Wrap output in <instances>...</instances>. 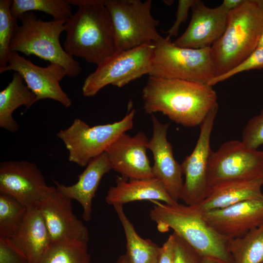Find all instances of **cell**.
<instances>
[{"instance_id": "60d3db41", "label": "cell", "mask_w": 263, "mask_h": 263, "mask_svg": "<svg viewBox=\"0 0 263 263\" xmlns=\"http://www.w3.org/2000/svg\"></svg>"}, {"instance_id": "603a6c76", "label": "cell", "mask_w": 263, "mask_h": 263, "mask_svg": "<svg viewBox=\"0 0 263 263\" xmlns=\"http://www.w3.org/2000/svg\"><path fill=\"white\" fill-rule=\"evenodd\" d=\"M24 81L19 73L14 72L11 81L0 92V127L11 132L19 129L13 117L14 111L21 106L29 109L37 101L36 96Z\"/></svg>"}, {"instance_id": "6da1fadb", "label": "cell", "mask_w": 263, "mask_h": 263, "mask_svg": "<svg viewBox=\"0 0 263 263\" xmlns=\"http://www.w3.org/2000/svg\"><path fill=\"white\" fill-rule=\"evenodd\" d=\"M142 93L146 113H161L186 127L200 126L218 108L216 92L203 83L149 76Z\"/></svg>"}, {"instance_id": "d4e9b609", "label": "cell", "mask_w": 263, "mask_h": 263, "mask_svg": "<svg viewBox=\"0 0 263 263\" xmlns=\"http://www.w3.org/2000/svg\"><path fill=\"white\" fill-rule=\"evenodd\" d=\"M227 250L234 263H263V224L241 237L229 239Z\"/></svg>"}, {"instance_id": "cb8c5ba5", "label": "cell", "mask_w": 263, "mask_h": 263, "mask_svg": "<svg viewBox=\"0 0 263 263\" xmlns=\"http://www.w3.org/2000/svg\"><path fill=\"white\" fill-rule=\"evenodd\" d=\"M113 206L125 233L128 263H157L160 247L151 240L143 239L138 235L125 213L123 205Z\"/></svg>"}, {"instance_id": "d6a6232c", "label": "cell", "mask_w": 263, "mask_h": 263, "mask_svg": "<svg viewBox=\"0 0 263 263\" xmlns=\"http://www.w3.org/2000/svg\"><path fill=\"white\" fill-rule=\"evenodd\" d=\"M173 233L175 238L173 263H203V258L199 259L201 256L179 236Z\"/></svg>"}, {"instance_id": "7a4b0ae2", "label": "cell", "mask_w": 263, "mask_h": 263, "mask_svg": "<svg viewBox=\"0 0 263 263\" xmlns=\"http://www.w3.org/2000/svg\"><path fill=\"white\" fill-rule=\"evenodd\" d=\"M76 12L65 23V51L97 66L117 52L110 13L104 0H67Z\"/></svg>"}, {"instance_id": "ac0fdd59", "label": "cell", "mask_w": 263, "mask_h": 263, "mask_svg": "<svg viewBox=\"0 0 263 263\" xmlns=\"http://www.w3.org/2000/svg\"><path fill=\"white\" fill-rule=\"evenodd\" d=\"M206 221L218 233L233 239L263 224V198L203 212Z\"/></svg>"}, {"instance_id": "f1b7e54d", "label": "cell", "mask_w": 263, "mask_h": 263, "mask_svg": "<svg viewBox=\"0 0 263 263\" xmlns=\"http://www.w3.org/2000/svg\"><path fill=\"white\" fill-rule=\"evenodd\" d=\"M12 0H0V71L8 64L10 43L18 20L11 12Z\"/></svg>"}, {"instance_id": "8d00e7d4", "label": "cell", "mask_w": 263, "mask_h": 263, "mask_svg": "<svg viewBox=\"0 0 263 263\" xmlns=\"http://www.w3.org/2000/svg\"><path fill=\"white\" fill-rule=\"evenodd\" d=\"M203 263H225L222 262L220 260L209 258V257H203Z\"/></svg>"}, {"instance_id": "484cf974", "label": "cell", "mask_w": 263, "mask_h": 263, "mask_svg": "<svg viewBox=\"0 0 263 263\" xmlns=\"http://www.w3.org/2000/svg\"><path fill=\"white\" fill-rule=\"evenodd\" d=\"M87 243L61 240L52 242L38 263H90Z\"/></svg>"}, {"instance_id": "8fae6325", "label": "cell", "mask_w": 263, "mask_h": 263, "mask_svg": "<svg viewBox=\"0 0 263 263\" xmlns=\"http://www.w3.org/2000/svg\"><path fill=\"white\" fill-rule=\"evenodd\" d=\"M218 108L212 111L201 124L199 135L191 153L181 164L185 176L180 200L186 205H197L211 190L208 168L212 150L210 137Z\"/></svg>"}, {"instance_id": "d590c367", "label": "cell", "mask_w": 263, "mask_h": 263, "mask_svg": "<svg viewBox=\"0 0 263 263\" xmlns=\"http://www.w3.org/2000/svg\"><path fill=\"white\" fill-rule=\"evenodd\" d=\"M244 1V0H225L221 4L223 8L227 13L236 9Z\"/></svg>"}, {"instance_id": "ba28073f", "label": "cell", "mask_w": 263, "mask_h": 263, "mask_svg": "<svg viewBox=\"0 0 263 263\" xmlns=\"http://www.w3.org/2000/svg\"><path fill=\"white\" fill-rule=\"evenodd\" d=\"M104 3L112 20L117 52L162 38L157 30L159 21L151 14V0H104Z\"/></svg>"}, {"instance_id": "2e32d148", "label": "cell", "mask_w": 263, "mask_h": 263, "mask_svg": "<svg viewBox=\"0 0 263 263\" xmlns=\"http://www.w3.org/2000/svg\"><path fill=\"white\" fill-rule=\"evenodd\" d=\"M151 121L152 135L149 140L148 150L153 155V177L159 180L170 196L178 202L184 181L181 164L174 158L171 144L167 139L169 124L161 123L153 114Z\"/></svg>"}, {"instance_id": "f546056e", "label": "cell", "mask_w": 263, "mask_h": 263, "mask_svg": "<svg viewBox=\"0 0 263 263\" xmlns=\"http://www.w3.org/2000/svg\"><path fill=\"white\" fill-rule=\"evenodd\" d=\"M242 141L253 150L263 145V109L248 120L243 132Z\"/></svg>"}, {"instance_id": "8992f818", "label": "cell", "mask_w": 263, "mask_h": 263, "mask_svg": "<svg viewBox=\"0 0 263 263\" xmlns=\"http://www.w3.org/2000/svg\"><path fill=\"white\" fill-rule=\"evenodd\" d=\"M154 44L149 76L207 84L216 76L210 47L198 49L181 47L175 45L168 36Z\"/></svg>"}, {"instance_id": "4316f807", "label": "cell", "mask_w": 263, "mask_h": 263, "mask_svg": "<svg viewBox=\"0 0 263 263\" xmlns=\"http://www.w3.org/2000/svg\"><path fill=\"white\" fill-rule=\"evenodd\" d=\"M71 6L67 0H13L11 12L18 20L25 13L38 11L51 15L54 20L67 21L73 15Z\"/></svg>"}, {"instance_id": "e0dca14e", "label": "cell", "mask_w": 263, "mask_h": 263, "mask_svg": "<svg viewBox=\"0 0 263 263\" xmlns=\"http://www.w3.org/2000/svg\"><path fill=\"white\" fill-rule=\"evenodd\" d=\"M191 10V18L187 28L173 43L196 49L210 47L224 34L228 13L221 5L210 8L199 0Z\"/></svg>"}, {"instance_id": "ab89813d", "label": "cell", "mask_w": 263, "mask_h": 263, "mask_svg": "<svg viewBox=\"0 0 263 263\" xmlns=\"http://www.w3.org/2000/svg\"><path fill=\"white\" fill-rule=\"evenodd\" d=\"M262 179L263 180V171H262Z\"/></svg>"}, {"instance_id": "30bf717a", "label": "cell", "mask_w": 263, "mask_h": 263, "mask_svg": "<svg viewBox=\"0 0 263 263\" xmlns=\"http://www.w3.org/2000/svg\"><path fill=\"white\" fill-rule=\"evenodd\" d=\"M263 151L247 147L242 141L232 140L212 151L208 168L210 186L232 181L262 178Z\"/></svg>"}, {"instance_id": "ffe728a7", "label": "cell", "mask_w": 263, "mask_h": 263, "mask_svg": "<svg viewBox=\"0 0 263 263\" xmlns=\"http://www.w3.org/2000/svg\"><path fill=\"white\" fill-rule=\"evenodd\" d=\"M105 200L112 206L141 200L162 201L168 205L178 203L170 196L162 183L154 177L129 180L118 177L115 185L109 189Z\"/></svg>"}, {"instance_id": "f35d334b", "label": "cell", "mask_w": 263, "mask_h": 263, "mask_svg": "<svg viewBox=\"0 0 263 263\" xmlns=\"http://www.w3.org/2000/svg\"><path fill=\"white\" fill-rule=\"evenodd\" d=\"M263 32L260 38L259 43L257 46V48H263Z\"/></svg>"}, {"instance_id": "74e56055", "label": "cell", "mask_w": 263, "mask_h": 263, "mask_svg": "<svg viewBox=\"0 0 263 263\" xmlns=\"http://www.w3.org/2000/svg\"><path fill=\"white\" fill-rule=\"evenodd\" d=\"M117 263H128L125 254L120 256L119 258Z\"/></svg>"}, {"instance_id": "4fadbf2b", "label": "cell", "mask_w": 263, "mask_h": 263, "mask_svg": "<svg viewBox=\"0 0 263 263\" xmlns=\"http://www.w3.org/2000/svg\"><path fill=\"white\" fill-rule=\"evenodd\" d=\"M8 71L18 72L22 75L26 85L36 96L37 101L49 98L66 108L72 105L71 98L60 85V81L67 76L61 65L50 63L47 67H40L18 52H11L7 65L0 71V74Z\"/></svg>"}, {"instance_id": "d6986e66", "label": "cell", "mask_w": 263, "mask_h": 263, "mask_svg": "<svg viewBox=\"0 0 263 263\" xmlns=\"http://www.w3.org/2000/svg\"><path fill=\"white\" fill-rule=\"evenodd\" d=\"M111 169V164L104 152L89 161L75 184L66 186L55 182L56 188L71 200H76L80 204L83 208L82 217L88 222L91 219L93 200L98 186L103 176Z\"/></svg>"}, {"instance_id": "9a60e30c", "label": "cell", "mask_w": 263, "mask_h": 263, "mask_svg": "<svg viewBox=\"0 0 263 263\" xmlns=\"http://www.w3.org/2000/svg\"><path fill=\"white\" fill-rule=\"evenodd\" d=\"M45 221L52 241L68 240L88 243V228L73 211L71 200L54 187L37 207Z\"/></svg>"}, {"instance_id": "277c9868", "label": "cell", "mask_w": 263, "mask_h": 263, "mask_svg": "<svg viewBox=\"0 0 263 263\" xmlns=\"http://www.w3.org/2000/svg\"><path fill=\"white\" fill-rule=\"evenodd\" d=\"M263 32V0H244L229 12L224 34L210 47L215 77L229 72L248 57L257 49Z\"/></svg>"}, {"instance_id": "44dd1931", "label": "cell", "mask_w": 263, "mask_h": 263, "mask_svg": "<svg viewBox=\"0 0 263 263\" xmlns=\"http://www.w3.org/2000/svg\"><path fill=\"white\" fill-rule=\"evenodd\" d=\"M262 178L232 181L211 187L208 196L196 206L203 212L221 209L244 201L263 198Z\"/></svg>"}, {"instance_id": "7402d4cb", "label": "cell", "mask_w": 263, "mask_h": 263, "mask_svg": "<svg viewBox=\"0 0 263 263\" xmlns=\"http://www.w3.org/2000/svg\"><path fill=\"white\" fill-rule=\"evenodd\" d=\"M11 239L24 253L29 263H38L52 242L37 207L27 209L21 224Z\"/></svg>"}, {"instance_id": "7c38bea8", "label": "cell", "mask_w": 263, "mask_h": 263, "mask_svg": "<svg viewBox=\"0 0 263 263\" xmlns=\"http://www.w3.org/2000/svg\"><path fill=\"white\" fill-rule=\"evenodd\" d=\"M54 187L47 185L33 163L21 160L0 164V192L11 195L27 209L37 207Z\"/></svg>"}, {"instance_id": "83f0119b", "label": "cell", "mask_w": 263, "mask_h": 263, "mask_svg": "<svg viewBox=\"0 0 263 263\" xmlns=\"http://www.w3.org/2000/svg\"><path fill=\"white\" fill-rule=\"evenodd\" d=\"M27 211V208L15 198L0 192V237L12 238Z\"/></svg>"}, {"instance_id": "52a82bcc", "label": "cell", "mask_w": 263, "mask_h": 263, "mask_svg": "<svg viewBox=\"0 0 263 263\" xmlns=\"http://www.w3.org/2000/svg\"><path fill=\"white\" fill-rule=\"evenodd\" d=\"M132 108L130 101L126 114L118 121L90 126L76 118L67 129L59 131L56 136L68 150L69 161L86 167L91 160L105 152L119 136L133 128L136 111Z\"/></svg>"}, {"instance_id": "5b68a950", "label": "cell", "mask_w": 263, "mask_h": 263, "mask_svg": "<svg viewBox=\"0 0 263 263\" xmlns=\"http://www.w3.org/2000/svg\"><path fill=\"white\" fill-rule=\"evenodd\" d=\"M16 25L10 43V52L35 55L61 65L67 76H78L82 71L78 61L67 53L59 41L66 20L44 21L33 12L25 13Z\"/></svg>"}, {"instance_id": "3957f363", "label": "cell", "mask_w": 263, "mask_h": 263, "mask_svg": "<svg viewBox=\"0 0 263 263\" xmlns=\"http://www.w3.org/2000/svg\"><path fill=\"white\" fill-rule=\"evenodd\" d=\"M150 210V219L162 232L173 230L203 257L231 263L228 239L215 231L206 221L196 205L177 203L168 205L157 201Z\"/></svg>"}, {"instance_id": "5bb4252c", "label": "cell", "mask_w": 263, "mask_h": 263, "mask_svg": "<svg viewBox=\"0 0 263 263\" xmlns=\"http://www.w3.org/2000/svg\"><path fill=\"white\" fill-rule=\"evenodd\" d=\"M149 139L142 132L131 136L124 133L106 149L112 169L126 179L153 177L152 166L147 156Z\"/></svg>"}, {"instance_id": "4dcf8cb0", "label": "cell", "mask_w": 263, "mask_h": 263, "mask_svg": "<svg viewBox=\"0 0 263 263\" xmlns=\"http://www.w3.org/2000/svg\"><path fill=\"white\" fill-rule=\"evenodd\" d=\"M263 69V47L257 49L243 62L229 72L213 78L209 85L213 86L243 72Z\"/></svg>"}, {"instance_id": "836d02e7", "label": "cell", "mask_w": 263, "mask_h": 263, "mask_svg": "<svg viewBox=\"0 0 263 263\" xmlns=\"http://www.w3.org/2000/svg\"><path fill=\"white\" fill-rule=\"evenodd\" d=\"M197 0H179L176 13V19L172 26L167 31L168 37L176 36L181 24L185 22L188 17L190 9Z\"/></svg>"}, {"instance_id": "1f68e13d", "label": "cell", "mask_w": 263, "mask_h": 263, "mask_svg": "<svg viewBox=\"0 0 263 263\" xmlns=\"http://www.w3.org/2000/svg\"><path fill=\"white\" fill-rule=\"evenodd\" d=\"M0 263H29V261L11 238L0 237Z\"/></svg>"}, {"instance_id": "e575fe53", "label": "cell", "mask_w": 263, "mask_h": 263, "mask_svg": "<svg viewBox=\"0 0 263 263\" xmlns=\"http://www.w3.org/2000/svg\"><path fill=\"white\" fill-rule=\"evenodd\" d=\"M175 238L172 233L161 247H160L157 263H173L174 258Z\"/></svg>"}, {"instance_id": "9c48e42d", "label": "cell", "mask_w": 263, "mask_h": 263, "mask_svg": "<svg viewBox=\"0 0 263 263\" xmlns=\"http://www.w3.org/2000/svg\"><path fill=\"white\" fill-rule=\"evenodd\" d=\"M154 49V44L151 43L116 52L86 78L82 88L83 95L94 96L108 85L121 88L149 75Z\"/></svg>"}]
</instances>
